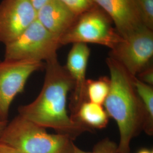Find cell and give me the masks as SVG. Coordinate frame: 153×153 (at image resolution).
<instances>
[{
    "label": "cell",
    "instance_id": "6da1fadb",
    "mask_svg": "<svg viewBox=\"0 0 153 153\" xmlns=\"http://www.w3.org/2000/svg\"><path fill=\"white\" fill-rule=\"evenodd\" d=\"M45 74L42 89L30 104L18 108L19 115L44 128H51L57 133L74 140L91 129L73 120L67 110V99L73 88V81L57 57L45 61Z\"/></svg>",
    "mask_w": 153,
    "mask_h": 153
},
{
    "label": "cell",
    "instance_id": "7a4b0ae2",
    "mask_svg": "<svg viewBox=\"0 0 153 153\" xmlns=\"http://www.w3.org/2000/svg\"><path fill=\"white\" fill-rule=\"evenodd\" d=\"M105 62L110 73V88L103 105L118 126L120 140L117 153H131V140L144 128L145 111L133 85L134 76L109 56Z\"/></svg>",
    "mask_w": 153,
    "mask_h": 153
},
{
    "label": "cell",
    "instance_id": "3957f363",
    "mask_svg": "<svg viewBox=\"0 0 153 153\" xmlns=\"http://www.w3.org/2000/svg\"><path fill=\"white\" fill-rule=\"evenodd\" d=\"M0 142L21 153H73V140L59 133L49 134L45 128L18 115L7 123Z\"/></svg>",
    "mask_w": 153,
    "mask_h": 153
},
{
    "label": "cell",
    "instance_id": "277c9868",
    "mask_svg": "<svg viewBox=\"0 0 153 153\" xmlns=\"http://www.w3.org/2000/svg\"><path fill=\"white\" fill-rule=\"evenodd\" d=\"M109 16L94 5L79 15L71 28L60 39L61 45L82 43L99 44L112 49L123 39Z\"/></svg>",
    "mask_w": 153,
    "mask_h": 153
},
{
    "label": "cell",
    "instance_id": "5b68a950",
    "mask_svg": "<svg viewBox=\"0 0 153 153\" xmlns=\"http://www.w3.org/2000/svg\"><path fill=\"white\" fill-rule=\"evenodd\" d=\"M60 39L36 19L14 40L5 45L4 60L47 61L57 57Z\"/></svg>",
    "mask_w": 153,
    "mask_h": 153
},
{
    "label": "cell",
    "instance_id": "8992f818",
    "mask_svg": "<svg viewBox=\"0 0 153 153\" xmlns=\"http://www.w3.org/2000/svg\"><path fill=\"white\" fill-rule=\"evenodd\" d=\"M153 56V30L145 26L123 38L109 53V57L119 62L133 76L151 65Z\"/></svg>",
    "mask_w": 153,
    "mask_h": 153
},
{
    "label": "cell",
    "instance_id": "52a82bcc",
    "mask_svg": "<svg viewBox=\"0 0 153 153\" xmlns=\"http://www.w3.org/2000/svg\"><path fill=\"white\" fill-rule=\"evenodd\" d=\"M42 62L0 60V121L8 123L11 103L30 76L44 68Z\"/></svg>",
    "mask_w": 153,
    "mask_h": 153
},
{
    "label": "cell",
    "instance_id": "ba28073f",
    "mask_svg": "<svg viewBox=\"0 0 153 153\" xmlns=\"http://www.w3.org/2000/svg\"><path fill=\"white\" fill-rule=\"evenodd\" d=\"M37 18V11L28 0H2L0 2V43L17 38Z\"/></svg>",
    "mask_w": 153,
    "mask_h": 153
},
{
    "label": "cell",
    "instance_id": "9c48e42d",
    "mask_svg": "<svg viewBox=\"0 0 153 153\" xmlns=\"http://www.w3.org/2000/svg\"><path fill=\"white\" fill-rule=\"evenodd\" d=\"M90 55L88 44L82 43L73 44L68 55L65 68L73 81L69 108L73 120L80 105L88 101L86 76Z\"/></svg>",
    "mask_w": 153,
    "mask_h": 153
},
{
    "label": "cell",
    "instance_id": "30bf717a",
    "mask_svg": "<svg viewBox=\"0 0 153 153\" xmlns=\"http://www.w3.org/2000/svg\"><path fill=\"white\" fill-rule=\"evenodd\" d=\"M109 16L116 30L125 38L144 27L139 0H93Z\"/></svg>",
    "mask_w": 153,
    "mask_h": 153
},
{
    "label": "cell",
    "instance_id": "8fae6325",
    "mask_svg": "<svg viewBox=\"0 0 153 153\" xmlns=\"http://www.w3.org/2000/svg\"><path fill=\"white\" fill-rule=\"evenodd\" d=\"M79 16L61 0H50L37 11V19L49 33L60 39Z\"/></svg>",
    "mask_w": 153,
    "mask_h": 153
},
{
    "label": "cell",
    "instance_id": "7c38bea8",
    "mask_svg": "<svg viewBox=\"0 0 153 153\" xmlns=\"http://www.w3.org/2000/svg\"><path fill=\"white\" fill-rule=\"evenodd\" d=\"M74 120L93 131V129L105 128L108 123L109 116L102 105L88 100L80 105Z\"/></svg>",
    "mask_w": 153,
    "mask_h": 153
},
{
    "label": "cell",
    "instance_id": "4fadbf2b",
    "mask_svg": "<svg viewBox=\"0 0 153 153\" xmlns=\"http://www.w3.org/2000/svg\"><path fill=\"white\" fill-rule=\"evenodd\" d=\"M133 82L146 114V122L143 130L146 133L152 136L153 133V86L142 82L136 76H133Z\"/></svg>",
    "mask_w": 153,
    "mask_h": 153
},
{
    "label": "cell",
    "instance_id": "5bb4252c",
    "mask_svg": "<svg viewBox=\"0 0 153 153\" xmlns=\"http://www.w3.org/2000/svg\"><path fill=\"white\" fill-rule=\"evenodd\" d=\"M110 88L109 78L102 76L98 79H87L86 95L88 101L103 105Z\"/></svg>",
    "mask_w": 153,
    "mask_h": 153
},
{
    "label": "cell",
    "instance_id": "9a60e30c",
    "mask_svg": "<svg viewBox=\"0 0 153 153\" xmlns=\"http://www.w3.org/2000/svg\"><path fill=\"white\" fill-rule=\"evenodd\" d=\"M73 153H117V145L107 138L97 143L91 152L83 150L74 144Z\"/></svg>",
    "mask_w": 153,
    "mask_h": 153
},
{
    "label": "cell",
    "instance_id": "2e32d148",
    "mask_svg": "<svg viewBox=\"0 0 153 153\" xmlns=\"http://www.w3.org/2000/svg\"><path fill=\"white\" fill-rule=\"evenodd\" d=\"M139 1L143 25L153 30V0Z\"/></svg>",
    "mask_w": 153,
    "mask_h": 153
},
{
    "label": "cell",
    "instance_id": "e0dca14e",
    "mask_svg": "<svg viewBox=\"0 0 153 153\" xmlns=\"http://www.w3.org/2000/svg\"><path fill=\"white\" fill-rule=\"evenodd\" d=\"M79 16L94 5L93 0H61Z\"/></svg>",
    "mask_w": 153,
    "mask_h": 153
},
{
    "label": "cell",
    "instance_id": "ac0fdd59",
    "mask_svg": "<svg viewBox=\"0 0 153 153\" xmlns=\"http://www.w3.org/2000/svg\"><path fill=\"white\" fill-rule=\"evenodd\" d=\"M137 78L149 85L153 86V68L152 66H149L141 72H140L137 76Z\"/></svg>",
    "mask_w": 153,
    "mask_h": 153
},
{
    "label": "cell",
    "instance_id": "d6986e66",
    "mask_svg": "<svg viewBox=\"0 0 153 153\" xmlns=\"http://www.w3.org/2000/svg\"><path fill=\"white\" fill-rule=\"evenodd\" d=\"M0 153H21L16 149L0 142Z\"/></svg>",
    "mask_w": 153,
    "mask_h": 153
},
{
    "label": "cell",
    "instance_id": "ffe728a7",
    "mask_svg": "<svg viewBox=\"0 0 153 153\" xmlns=\"http://www.w3.org/2000/svg\"><path fill=\"white\" fill-rule=\"evenodd\" d=\"M36 11L47 4L50 0H28Z\"/></svg>",
    "mask_w": 153,
    "mask_h": 153
},
{
    "label": "cell",
    "instance_id": "44dd1931",
    "mask_svg": "<svg viewBox=\"0 0 153 153\" xmlns=\"http://www.w3.org/2000/svg\"><path fill=\"white\" fill-rule=\"evenodd\" d=\"M7 123L0 121V136L2 134V132L4 131V129L5 128L6 126L7 125Z\"/></svg>",
    "mask_w": 153,
    "mask_h": 153
},
{
    "label": "cell",
    "instance_id": "7402d4cb",
    "mask_svg": "<svg viewBox=\"0 0 153 153\" xmlns=\"http://www.w3.org/2000/svg\"><path fill=\"white\" fill-rule=\"evenodd\" d=\"M137 153H153V152L152 150H149L147 149H143L140 150Z\"/></svg>",
    "mask_w": 153,
    "mask_h": 153
}]
</instances>
